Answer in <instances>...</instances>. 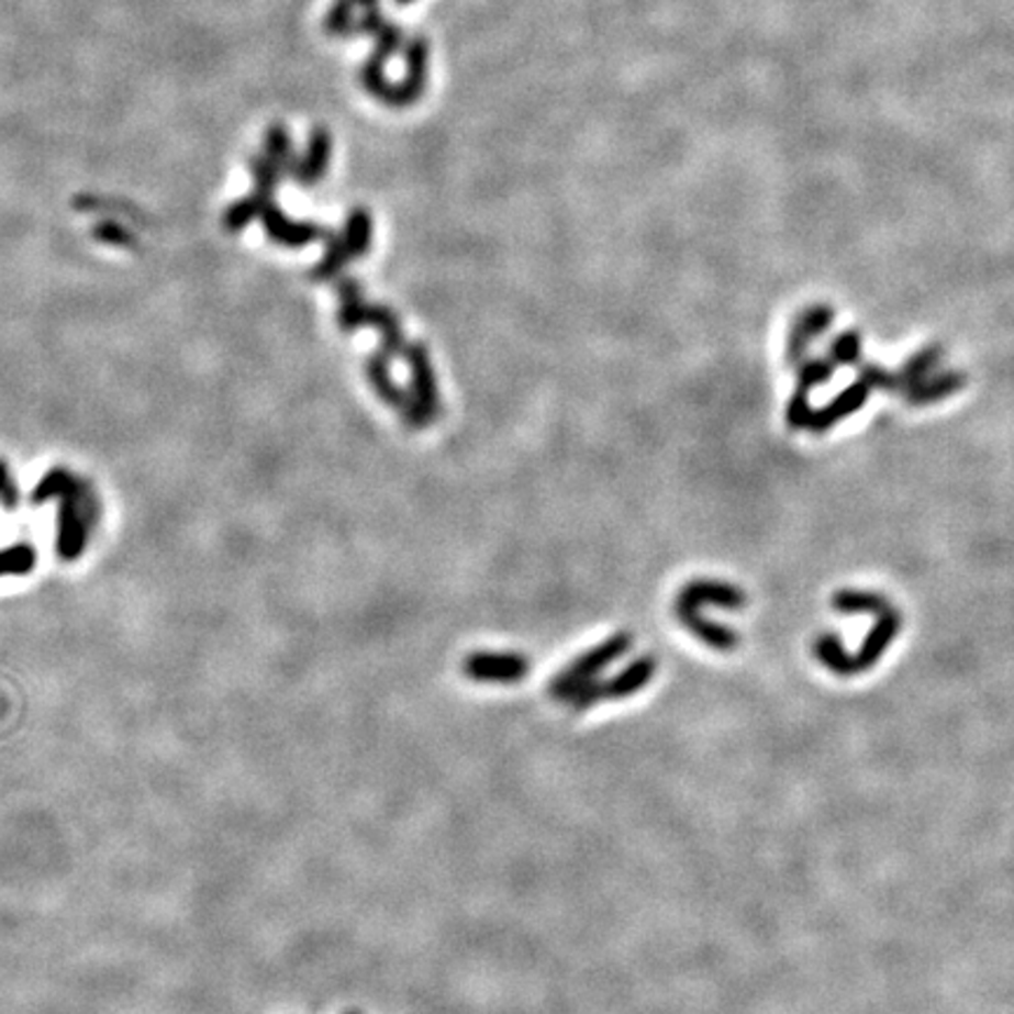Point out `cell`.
I'll return each mask as SVG.
<instances>
[{"instance_id": "obj_1", "label": "cell", "mask_w": 1014, "mask_h": 1014, "mask_svg": "<svg viewBox=\"0 0 1014 1014\" xmlns=\"http://www.w3.org/2000/svg\"><path fill=\"white\" fill-rule=\"evenodd\" d=\"M629 648H632V637L627 632L613 634L611 639L594 646L588 653H582V656L576 658L569 667L564 669V672H559L555 681L549 683V693H553V698L559 702H569L580 686L594 681L599 672H604L611 662L623 658Z\"/></svg>"}, {"instance_id": "obj_2", "label": "cell", "mask_w": 1014, "mask_h": 1014, "mask_svg": "<svg viewBox=\"0 0 1014 1014\" xmlns=\"http://www.w3.org/2000/svg\"><path fill=\"white\" fill-rule=\"evenodd\" d=\"M406 363L411 369V411L404 423L409 427H425L439 416V390L433 363L423 343L406 348Z\"/></svg>"}, {"instance_id": "obj_3", "label": "cell", "mask_w": 1014, "mask_h": 1014, "mask_svg": "<svg viewBox=\"0 0 1014 1014\" xmlns=\"http://www.w3.org/2000/svg\"><path fill=\"white\" fill-rule=\"evenodd\" d=\"M531 672V662L520 653L477 650L463 660V675L479 683H520Z\"/></svg>"}, {"instance_id": "obj_4", "label": "cell", "mask_w": 1014, "mask_h": 1014, "mask_svg": "<svg viewBox=\"0 0 1014 1014\" xmlns=\"http://www.w3.org/2000/svg\"><path fill=\"white\" fill-rule=\"evenodd\" d=\"M425 80H427V41L423 36L411 38L406 47V76L402 82L392 85L386 82L381 92L376 94L378 101H383L388 107L402 109L414 104V101L421 99L425 90Z\"/></svg>"}, {"instance_id": "obj_5", "label": "cell", "mask_w": 1014, "mask_h": 1014, "mask_svg": "<svg viewBox=\"0 0 1014 1014\" xmlns=\"http://www.w3.org/2000/svg\"><path fill=\"white\" fill-rule=\"evenodd\" d=\"M675 606H683V609L718 606L726 611H740L747 606V597L740 588L733 586V582L698 578V580L686 582L681 592L677 594Z\"/></svg>"}, {"instance_id": "obj_6", "label": "cell", "mask_w": 1014, "mask_h": 1014, "mask_svg": "<svg viewBox=\"0 0 1014 1014\" xmlns=\"http://www.w3.org/2000/svg\"><path fill=\"white\" fill-rule=\"evenodd\" d=\"M834 308L827 303H815L794 320L792 330L787 334V348H784V359L787 365H801L805 359L807 348L811 343L829 330L834 324Z\"/></svg>"}, {"instance_id": "obj_7", "label": "cell", "mask_w": 1014, "mask_h": 1014, "mask_svg": "<svg viewBox=\"0 0 1014 1014\" xmlns=\"http://www.w3.org/2000/svg\"><path fill=\"white\" fill-rule=\"evenodd\" d=\"M869 394H871V386L865 383L862 378H857L855 383H850L848 388L840 390L829 404H824V406L813 411L811 423H807V430H811V433H815V435L827 433V430H832L840 421L850 419L855 411L862 409L867 404V400H869Z\"/></svg>"}, {"instance_id": "obj_8", "label": "cell", "mask_w": 1014, "mask_h": 1014, "mask_svg": "<svg viewBox=\"0 0 1014 1014\" xmlns=\"http://www.w3.org/2000/svg\"><path fill=\"white\" fill-rule=\"evenodd\" d=\"M900 615L895 609H885L883 613L876 615V623L873 627L869 629V634L865 637L862 646H859V650L853 656V662H855V675L857 672H867V669H871L876 662H879L883 658V653L890 648V644L895 642L898 637V632H900Z\"/></svg>"}, {"instance_id": "obj_9", "label": "cell", "mask_w": 1014, "mask_h": 1014, "mask_svg": "<svg viewBox=\"0 0 1014 1014\" xmlns=\"http://www.w3.org/2000/svg\"><path fill=\"white\" fill-rule=\"evenodd\" d=\"M675 615H677V621L686 629H689L695 639H700L704 646L716 648V650H733V648H737V644H740V634H737L731 627H726V625H718V623L707 621V617L700 613V609L675 606Z\"/></svg>"}, {"instance_id": "obj_10", "label": "cell", "mask_w": 1014, "mask_h": 1014, "mask_svg": "<svg viewBox=\"0 0 1014 1014\" xmlns=\"http://www.w3.org/2000/svg\"><path fill=\"white\" fill-rule=\"evenodd\" d=\"M261 219H264V226H266L268 235L272 239H278V243H282V245H289V247H301L305 243H311V239L324 235V231L317 229L315 223L289 221L280 210H275V204H270V202L264 208Z\"/></svg>"}, {"instance_id": "obj_11", "label": "cell", "mask_w": 1014, "mask_h": 1014, "mask_svg": "<svg viewBox=\"0 0 1014 1014\" xmlns=\"http://www.w3.org/2000/svg\"><path fill=\"white\" fill-rule=\"evenodd\" d=\"M656 667L658 665L650 656L634 660L617 677L609 681H601V700H621V698H627L632 693L642 691L644 686L650 681V677L656 675Z\"/></svg>"}, {"instance_id": "obj_12", "label": "cell", "mask_w": 1014, "mask_h": 1014, "mask_svg": "<svg viewBox=\"0 0 1014 1014\" xmlns=\"http://www.w3.org/2000/svg\"><path fill=\"white\" fill-rule=\"evenodd\" d=\"M388 363H390V359L381 350H378L376 355H371L369 365H367L369 383L376 390L378 398H381L388 406L400 409L402 419H406V414L411 411V394H404V390L392 381Z\"/></svg>"}, {"instance_id": "obj_13", "label": "cell", "mask_w": 1014, "mask_h": 1014, "mask_svg": "<svg viewBox=\"0 0 1014 1014\" xmlns=\"http://www.w3.org/2000/svg\"><path fill=\"white\" fill-rule=\"evenodd\" d=\"M966 386V374L960 371H944L937 376H925L923 381L906 388L902 394L909 404H933L939 400H947L949 394Z\"/></svg>"}, {"instance_id": "obj_14", "label": "cell", "mask_w": 1014, "mask_h": 1014, "mask_svg": "<svg viewBox=\"0 0 1014 1014\" xmlns=\"http://www.w3.org/2000/svg\"><path fill=\"white\" fill-rule=\"evenodd\" d=\"M78 493H68L64 495V508L59 514V541L57 549L64 559H76L82 547H85V526L80 522V512H78Z\"/></svg>"}, {"instance_id": "obj_15", "label": "cell", "mask_w": 1014, "mask_h": 1014, "mask_svg": "<svg viewBox=\"0 0 1014 1014\" xmlns=\"http://www.w3.org/2000/svg\"><path fill=\"white\" fill-rule=\"evenodd\" d=\"M330 156H332V136H330V132H326L324 127L313 130L311 144H308V153L301 158V163L294 167V179L305 183V186H313L315 181H320L324 177L326 165H330Z\"/></svg>"}, {"instance_id": "obj_16", "label": "cell", "mask_w": 1014, "mask_h": 1014, "mask_svg": "<svg viewBox=\"0 0 1014 1014\" xmlns=\"http://www.w3.org/2000/svg\"><path fill=\"white\" fill-rule=\"evenodd\" d=\"M363 326H374V330L381 332V353L392 359L406 353L404 348V334L398 315H394L390 308L386 305H367Z\"/></svg>"}, {"instance_id": "obj_17", "label": "cell", "mask_w": 1014, "mask_h": 1014, "mask_svg": "<svg viewBox=\"0 0 1014 1014\" xmlns=\"http://www.w3.org/2000/svg\"><path fill=\"white\" fill-rule=\"evenodd\" d=\"M813 648H815L817 660L827 669H832L834 675H838V677L855 675L853 653L846 650L844 642L838 639V634H820Z\"/></svg>"}, {"instance_id": "obj_18", "label": "cell", "mask_w": 1014, "mask_h": 1014, "mask_svg": "<svg viewBox=\"0 0 1014 1014\" xmlns=\"http://www.w3.org/2000/svg\"><path fill=\"white\" fill-rule=\"evenodd\" d=\"M832 606L838 613H871L879 615L890 609L888 599L873 592H859V590H840L834 594Z\"/></svg>"}, {"instance_id": "obj_19", "label": "cell", "mask_w": 1014, "mask_h": 1014, "mask_svg": "<svg viewBox=\"0 0 1014 1014\" xmlns=\"http://www.w3.org/2000/svg\"><path fill=\"white\" fill-rule=\"evenodd\" d=\"M939 355H941V350L937 346H927L921 353H916L914 357H909L906 365L898 371V392H904L906 388L923 381L925 376H931V371L939 363Z\"/></svg>"}, {"instance_id": "obj_20", "label": "cell", "mask_w": 1014, "mask_h": 1014, "mask_svg": "<svg viewBox=\"0 0 1014 1014\" xmlns=\"http://www.w3.org/2000/svg\"><path fill=\"white\" fill-rule=\"evenodd\" d=\"M343 243H346L350 256H365L371 245V216L367 210L357 208L350 212L346 221V233H343Z\"/></svg>"}, {"instance_id": "obj_21", "label": "cell", "mask_w": 1014, "mask_h": 1014, "mask_svg": "<svg viewBox=\"0 0 1014 1014\" xmlns=\"http://www.w3.org/2000/svg\"><path fill=\"white\" fill-rule=\"evenodd\" d=\"M378 3V0H336L334 8L330 10L324 20L326 33H334V36H346V33L355 31V10L357 8H369Z\"/></svg>"}, {"instance_id": "obj_22", "label": "cell", "mask_w": 1014, "mask_h": 1014, "mask_svg": "<svg viewBox=\"0 0 1014 1014\" xmlns=\"http://www.w3.org/2000/svg\"><path fill=\"white\" fill-rule=\"evenodd\" d=\"M834 369H836V365L832 363L829 357H807L799 365L796 388L811 392L815 386L829 383L832 376H834Z\"/></svg>"}, {"instance_id": "obj_23", "label": "cell", "mask_w": 1014, "mask_h": 1014, "mask_svg": "<svg viewBox=\"0 0 1014 1014\" xmlns=\"http://www.w3.org/2000/svg\"><path fill=\"white\" fill-rule=\"evenodd\" d=\"M859 357H862V338L855 330L840 332L832 343H829V359L838 367H850L859 365Z\"/></svg>"}, {"instance_id": "obj_24", "label": "cell", "mask_w": 1014, "mask_h": 1014, "mask_svg": "<svg viewBox=\"0 0 1014 1014\" xmlns=\"http://www.w3.org/2000/svg\"><path fill=\"white\" fill-rule=\"evenodd\" d=\"M348 259H350V252H348L346 243H343V239H338V237H332L330 247H326L324 259L313 270V278L315 280H334L338 275V270L348 264Z\"/></svg>"}, {"instance_id": "obj_25", "label": "cell", "mask_w": 1014, "mask_h": 1014, "mask_svg": "<svg viewBox=\"0 0 1014 1014\" xmlns=\"http://www.w3.org/2000/svg\"><path fill=\"white\" fill-rule=\"evenodd\" d=\"M266 200H261L259 196H252L247 200H239L235 202L233 208L226 212V216H223V223H226V229L229 231H239V229H245L247 223L254 219V216H259L266 208Z\"/></svg>"}, {"instance_id": "obj_26", "label": "cell", "mask_w": 1014, "mask_h": 1014, "mask_svg": "<svg viewBox=\"0 0 1014 1014\" xmlns=\"http://www.w3.org/2000/svg\"><path fill=\"white\" fill-rule=\"evenodd\" d=\"M813 416V406H811V392L794 388V394L787 402V414L784 421L792 430H803L811 423Z\"/></svg>"}, {"instance_id": "obj_27", "label": "cell", "mask_w": 1014, "mask_h": 1014, "mask_svg": "<svg viewBox=\"0 0 1014 1014\" xmlns=\"http://www.w3.org/2000/svg\"><path fill=\"white\" fill-rule=\"evenodd\" d=\"M74 491H76V479L64 470H55L41 481L36 491H33V501L38 503V501H47L49 495H68Z\"/></svg>"}, {"instance_id": "obj_28", "label": "cell", "mask_w": 1014, "mask_h": 1014, "mask_svg": "<svg viewBox=\"0 0 1014 1014\" xmlns=\"http://www.w3.org/2000/svg\"><path fill=\"white\" fill-rule=\"evenodd\" d=\"M266 156L278 165L280 169L287 167V163L291 160V142H289V134L282 125H272L268 130V142H266Z\"/></svg>"}, {"instance_id": "obj_29", "label": "cell", "mask_w": 1014, "mask_h": 1014, "mask_svg": "<svg viewBox=\"0 0 1014 1014\" xmlns=\"http://www.w3.org/2000/svg\"><path fill=\"white\" fill-rule=\"evenodd\" d=\"M859 378H862L865 383L873 388H881V390H898V374H890L885 369H881L879 365H871V363H865V365H859Z\"/></svg>"}, {"instance_id": "obj_30", "label": "cell", "mask_w": 1014, "mask_h": 1014, "mask_svg": "<svg viewBox=\"0 0 1014 1014\" xmlns=\"http://www.w3.org/2000/svg\"><path fill=\"white\" fill-rule=\"evenodd\" d=\"M97 235L104 237V239H115V243H120V239H125V233L118 231L115 226H111V223H104V229H99Z\"/></svg>"}, {"instance_id": "obj_31", "label": "cell", "mask_w": 1014, "mask_h": 1014, "mask_svg": "<svg viewBox=\"0 0 1014 1014\" xmlns=\"http://www.w3.org/2000/svg\"><path fill=\"white\" fill-rule=\"evenodd\" d=\"M394 3H398V5H411V3H414V0H394Z\"/></svg>"}, {"instance_id": "obj_32", "label": "cell", "mask_w": 1014, "mask_h": 1014, "mask_svg": "<svg viewBox=\"0 0 1014 1014\" xmlns=\"http://www.w3.org/2000/svg\"><path fill=\"white\" fill-rule=\"evenodd\" d=\"M346 1014H359V1012H346Z\"/></svg>"}]
</instances>
